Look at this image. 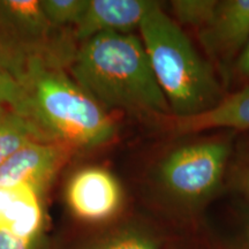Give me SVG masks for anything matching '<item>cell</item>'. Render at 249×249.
Wrapping results in <instances>:
<instances>
[{
	"label": "cell",
	"mask_w": 249,
	"mask_h": 249,
	"mask_svg": "<svg viewBox=\"0 0 249 249\" xmlns=\"http://www.w3.org/2000/svg\"><path fill=\"white\" fill-rule=\"evenodd\" d=\"M67 71L107 111L171 114L142 40L132 33H103L79 43Z\"/></svg>",
	"instance_id": "cell-1"
},
{
	"label": "cell",
	"mask_w": 249,
	"mask_h": 249,
	"mask_svg": "<svg viewBox=\"0 0 249 249\" xmlns=\"http://www.w3.org/2000/svg\"><path fill=\"white\" fill-rule=\"evenodd\" d=\"M21 102L17 110L50 141L74 151L107 144L117 135L108 111L77 85L67 70L35 62L18 79Z\"/></svg>",
	"instance_id": "cell-2"
},
{
	"label": "cell",
	"mask_w": 249,
	"mask_h": 249,
	"mask_svg": "<svg viewBox=\"0 0 249 249\" xmlns=\"http://www.w3.org/2000/svg\"><path fill=\"white\" fill-rule=\"evenodd\" d=\"M142 44L172 117L200 114L222 101L213 68L197 53L178 24L160 2L144 15L139 27Z\"/></svg>",
	"instance_id": "cell-3"
},
{
	"label": "cell",
	"mask_w": 249,
	"mask_h": 249,
	"mask_svg": "<svg viewBox=\"0 0 249 249\" xmlns=\"http://www.w3.org/2000/svg\"><path fill=\"white\" fill-rule=\"evenodd\" d=\"M77 45L73 30L49 22L39 0H0V64L17 81L35 62L67 70Z\"/></svg>",
	"instance_id": "cell-4"
},
{
	"label": "cell",
	"mask_w": 249,
	"mask_h": 249,
	"mask_svg": "<svg viewBox=\"0 0 249 249\" xmlns=\"http://www.w3.org/2000/svg\"><path fill=\"white\" fill-rule=\"evenodd\" d=\"M230 155L224 141H207L185 145L163 160L160 178L171 194L185 201L203 200L222 181Z\"/></svg>",
	"instance_id": "cell-5"
},
{
	"label": "cell",
	"mask_w": 249,
	"mask_h": 249,
	"mask_svg": "<svg viewBox=\"0 0 249 249\" xmlns=\"http://www.w3.org/2000/svg\"><path fill=\"white\" fill-rule=\"evenodd\" d=\"M74 154L73 149L58 142L30 143L0 165V186L26 183L44 196Z\"/></svg>",
	"instance_id": "cell-6"
},
{
	"label": "cell",
	"mask_w": 249,
	"mask_h": 249,
	"mask_svg": "<svg viewBox=\"0 0 249 249\" xmlns=\"http://www.w3.org/2000/svg\"><path fill=\"white\" fill-rule=\"evenodd\" d=\"M66 200L75 217L86 222H103L119 210L123 191L110 171L89 166L76 171L68 180Z\"/></svg>",
	"instance_id": "cell-7"
},
{
	"label": "cell",
	"mask_w": 249,
	"mask_h": 249,
	"mask_svg": "<svg viewBox=\"0 0 249 249\" xmlns=\"http://www.w3.org/2000/svg\"><path fill=\"white\" fill-rule=\"evenodd\" d=\"M157 1L152 0H89L85 14L74 27L81 43L103 33L130 34L139 29L144 15Z\"/></svg>",
	"instance_id": "cell-8"
},
{
	"label": "cell",
	"mask_w": 249,
	"mask_h": 249,
	"mask_svg": "<svg viewBox=\"0 0 249 249\" xmlns=\"http://www.w3.org/2000/svg\"><path fill=\"white\" fill-rule=\"evenodd\" d=\"M201 39L218 58L240 54L249 40V0L218 1L211 20L201 29Z\"/></svg>",
	"instance_id": "cell-9"
},
{
	"label": "cell",
	"mask_w": 249,
	"mask_h": 249,
	"mask_svg": "<svg viewBox=\"0 0 249 249\" xmlns=\"http://www.w3.org/2000/svg\"><path fill=\"white\" fill-rule=\"evenodd\" d=\"M43 197L26 183L0 186V230L18 238L42 240L45 223Z\"/></svg>",
	"instance_id": "cell-10"
},
{
	"label": "cell",
	"mask_w": 249,
	"mask_h": 249,
	"mask_svg": "<svg viewBox=\"0 0 249 249\" xmlns=\"http://www.w3.org/2000/svg\"><path fill=\"white\" fill-rule=\"evenodd\" d=\"M174 134H193L217 128L249 129V87L223 97L216 107L192 117H164Z\"/></svg>",
	"instance_id": "cell-11"
},
{
	"label": "cell",
	"mask_w": 249,
	"mask_h": 249,
	"mask_svg": "<svg viewBox=\"0 0 249 249\" xmlns=\"http://www.w3.org/2000/svg\"><path fill=\"white\" fill-rule=\"evenodd\" d=\"M36 141L50 140L17 108L0 105V165L15 152Z\"/></svg>",
	"instance_id": "cell-12"
},
{
	"label": "cell",
	"mask_w": 249,
	"mask_h": 249,
	"mask_svg": "<svg viewBox=\"0 0 249 249\" xmlns=\"http://www.w3.org/2000/svg\"><path fill=\"white\" fill-rule=\"evenodd\" d=\"M89 0H39L43 14L52 26L73 30L85 14Z\"/></svg>",
	"instance_id": "cell-13"
},
{
	"label": "cell",
	"mask_w": 249,
	"mask_h": 249,
	"mask_svg": "<svg viewBox=\"0 0 249 249\" xmlns=\"http://www.w3.org/2000/svg\"><path fill=\"white\" fill-rule=\"evenodd\" d=\"M217 4V0H174L171 7L179 21L202 29L213 18Z\"/></svg>",
	"instance_id": "cell-14"
},
{
	"label": "cell",
	"mask_w": 249,
	"mask_h": 249,
	"mask_svg": "<svg viewBox=\"0 0 249 249\" xmlns=\"http://www.w3.org/2000/svg\"><path fill=\"white\" fill-rule=\"evenodd\" d=\"M89 249H157L151 239L139 233H124Z\"/></svg>",
	"instance_id": "cell-15"
},
{
	"label": "cell",
	"mask_w": 249,
	"mask_h": 249,
	"mask_svg": "<svg viewBox=\"0 0 249 249\" xmlns=\"http://www.w3.org/2000/svg\"><path fill=\"white\" fill-rule=\"evenodd\" d=\"M21 102V88L5 67L0 64V105H11L18 108Z\"/></svg>",
	"instance_id": "cell-16"
},
{
	"label": "cell",
	"mask_w": 249,
	"mask_h": 249,
	"mask_svg": "<svg viewBox=\"0 0 249 249\" xmlns=\"http://www.w3.org/2000/svg\"><path fill=\"white\" fill-rule=\"evenodd\" d=\"M40 240H29L0 230V249H38Z\"/></svg>",
	"instance_id": "cell-17"
},
{
	"label": "cell",
	"mask_w": 249,
	"mask_h": 249,
	"mask_svg": "<svg viewBox=\"0 0 249 249\" xmlns=\"http://www.w3.org/2000/svg\"><path fill=\"white\" fill-rule=\"evenodd\" d=\"M235 70L239 75L249 81V40L240 54L236 57Z\"/></svg>",
	"instance_id": "cell-18"
},
{
	"label": "cell",
	"mask_w": 249,
	"mask_h": 249,
	"mask_svg": "<svg viewBox=\"0 0 249 249\" xmlns=\"http://www.w3.org/2000/svg\"><path fill=\"white\" fill-rule=\"evenodd\" d=\"M245 186H246V189H247V192L249 193V169H248V171H247V174H246Z\"/></svg>",
	"instance_id": "cell-19"
}]
</instances>
